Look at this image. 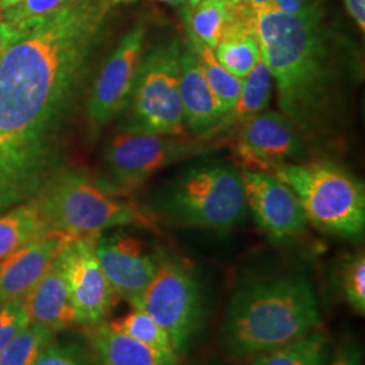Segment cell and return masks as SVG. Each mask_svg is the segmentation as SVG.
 <instances>
[{
  "mask_svg": "<svg viewBox=\"0 0 365 365\" xmlns=\"http://www.w3.org/2000/svg\"><path fill=\"white\" fill-rule=\"evenodd\" d=\"M68 1L69 0H21L0 11V16L18 27L24 34L36 24L60 10Z\"/></svg>",
  "mask_w": 365,
  "mask_h": 365,
  "instance_id": "cell-28",
  "label": "cell"
},
{
  "mask_svg": "<svg viewBox=\"0 0 365 365\" xmlns=\"http://www.w3.org/2000/svg\"><path fill=\"white\" fill-rule=\"evenodd\" d=\"M30 322L56 331L78 325L66 277L57 255L48 271L25 298Z\"/></svg>",
  "mask_w": 365,
  "mask_h": 365,
  "instance_id": "cell-18",
  "label": "cell"
},
{
  "mask_svg": "<svg viewBox=\"0 0 365 365\" xmlns=\"http://www.w3.org/2000/svg\"><path fill=\"white\" fill-rule=\"evenodd\" d=\"M336 289L354 313H365V256L356 252L341 261L334 274Z\"/></svg>",
  "mask_w": 365,
  "mask_h": 365,
  "instance_id": "cell-25",
  "label": "cell"
},
{
  "mask_svg": "<svg viewBox=\"0 0 365 365\" xmlns=\"http://www.w3.org/2000/svg\"><path fill=\"white\" fill-rule=\"evenodd\" d=\"M180 101L185 128L195 135L209 138L225 113L210 88L191 45L182 46L180 53Z\"/></svg>",
  "mask_w": 365,
  "mask_h": 365,
  "instance_id": "cell-16",
  "label": "cell"
},
{
  "mask_svg": "<svg viewBox=\"0 0 365 365\" xmlns=\"http://www.w3.org/2000/svg\"><path fill=\"white\" fill-rule=\"evenodd\" d=\"M99 235L68 237L57 253L78 325L86 327L105 322L117 302L95 253Z\"/></svg>",
  "mask_w": 365,
  "mask_h": 365,
  "instance_id": "cell-10",
  "label": "cell"
},
{
  "mask_svg": "<svg viewBox=\"0 0 365 365\" xmlns=\"http://www.w3.org/2000/svg\"><path fill=\"white\" fill-rule=\"evenodd\" d=\"M272 7L300 19L324 21L325 16L321 0H272Z\"/></svg>",
  "mask_w": 365,
  "mask_h": 365,
  "instance_id": "cell-31",
  "label": "cell"
},
{
  "mask_svg": "<svg viewBox=\"0 0 365 365\" xmlns=\"http://www.w3.org/2000/svg\"><path fill=\"white\" fill-rule=\"evenodd\" d=\"M54 331L29 322L15 339L0 352V365H31L51 344Z\"/></svg>",
  "mask_w": 365,
  "mask_h": 365,
  "instance_id": "cell-27",
  "label": "cell"
},
{
  "mask_svg": "<svg viewBox=\"0 0 365 365\" xmlns=\"http://www.w3.org/2000/svg\"><path fill=\"white\" fill-rule=\"evenodd\" d=\"M203 0H187V7H192ZM232 1H245V0H232Z\"/></svg>",
  "mask_w": 365,
  "mask_h": 365,
  "instance_id": "cell-38",
  "label": "cell"
},
{
  "mask_svg": "<svg viewBox=\"0 0 365 365\" xmlns=\"http://www.w3.org/2000/svg\"><path fill=\"white\" fill-rule=\"evenodd\" d=\"M322 327L312 280L302 272L249 274L233 288L221 327L225 353L248 363Z\"/></svg>",
  "mask_w": 365,
  "mask_h": 365,
  "instance_id": "cell-3",
  "label": "cell"
},
{
  "mask_svg": "<svg viewBox=\"0 0 365 365\" xmlns=\"http://www.w3.org/2000/svg\"><path fill=\"white\" fill-rule=\"evenodd\" d=\"M248 4H250L255 10L264 9V7H269L272 6V0H245Z\"/></svg>",
  "mask_w": 365,
  "mask_h": 365,
  "instance_id": "cell-36",
  "label": "cell"
},
{
  "mask_svg": "<svg viewBox=\"0 0 365 365\" xmlns=\"http://www.w3.org/2000/svg\"><path fill=\"white\" fill-rule=\"evenodd\" d=\"M110 327L122 331L145 345L167 354H178L173 349L168 333L143 310L133 309L130 313L108 322ZM179 356V354H178Z\"/></svg>",
  "mask_w": 365,
  "mask_h": 365,
  "instance_id": "cell-26",
  "label": "cell"
},
{
  "mask_svg": "<svg viewBox=\"0 0 365 365\" xmlns=\"http://www.w3.org/2000/svg\"><path fill=\"white\" fill-rule=\"evenodd\" d=\"M207 146L209 138L203 135L190 138L123 128L106 149V167L114 185L129 190Z\"/></svg>",
  "mask_w": 365,
  "mask_h": 365,
  "instance_id": "cell-9",
  "label": "cell"
},
{
  "mask_svg": "<svg viewBox=\"0 0 365 365\" xmlns=\"http://www.w3.org/2000/svg\"><path fill=\"white\" fill-rule=\"evenodd\" d=\"M160 206L176 222L214 230L232 229L248 214L241 173L223 163L184 172L167 187Z\"/></svg>",
  "mask_w": 365,
  "mask_h": 365,
  "instance_id": "cell-6",
  "label": "cell"
},
{
  "mask_svg": "<svg viewBox=\"0 0 365 365\" xmlns=\"http://www.w3.org/2000/svg\"><path fill=\"white\" fill-rule=\"evenodd\" d=\"M333 349L330 336L321 327L256 356L248 363L249 365H327Z\"/></svg>",
  "mask_w": 365,
  "mask_h": 365,
  "instance_id": "cell-21",
  "label": "cell"
},
{
  "mask_svg": "<svg viewBox=\"0 0 365 365\" xmlns=\"http://www.w3.org/2000/svg\"><path fill=\"white\" fill-rule=\"evenodd\" d=\"M180 53L178 38L146 53L131 93V120L125 128L165 135H184L180 101Z\"/></svg>",
  "mask_w": 365,
  "mask_h": 365,
  "instance_id": "cell-7",
  "label": "cell"
},
{
  "mask_svg": "<svg viewBox=\"0 0 365 365\" xmlns=\"http://www.w3.org/2000/svg\"><path fill=\"white\" fill-rule=\"evenodd\" d=\"M19 36H22L19 29L14 26L13 24H10L9 21H6L0 16V57H1L4 51L9 48V45L18 38Z\"/></svg>",
  "mask_w": 365,
  "mask_h": 365,
  "instance_id": "cell-33",
  "label": "cell"
},
{
  "mask_svg": "<svg viewBox=\"0 0 365 365\" xmlns=\"http://www.w3.org/2000/svg\"><path fill=\"white\" fill-rule=\"evenodd\" d=\"M95 253L117 298L137 306L156 274L158 257L129 235H99Z\"/></svg>",
  "mask_w": 365,
  "mask_h": 365,
  "instance_id": "cell-14",
  "label": "cell"
},
{
  "mask_svg": "<svg viewBox=\"0 0 365 365\" xmlns=\"http://www.w3.org/2000/svg\"><path fill=\"white\" fill-rule=\"evenodd\" d=\"M327 365H363V349L359 341L345 337L339 346L333 349Z\"/></svg>",
  "mask_w": 365,
  "mask_h": 365,
  "instance_id": "cell-32",
  "label": "cell"
},
{
  "mask_svg": "<svg viewBox=\"0 0 365 365\" xmlns=\"http://www.w3.org/2000/svg\"><path fill=\"white\" fill-rule=\"evenodd\" d=\"M113 0H69L0 57V214L37 192Z\"/></svg>",
  "mask_w": 365,
  "mask_h": 365,
  "instance_id": "cell-1",
  "label": "cell"
},
{
  "mask_svg": "<svg viewBox=\"0 0 365 365\" xmlns=\"http://www.w3.org/2000/svg\"><path fill=\"white\" fill-rule=\"evenodd\" d=\"M145 26L137 25L119 41L96 78L87 105L92 126L99 130L130 103L144 58Z\"/></svg>",
  "mask_w": 365,
  "mask_h": 365,
  "instance_id": "cell-11",
  "label": "cell"
},
{
  "mask_svg": "<svg viewBox=\"0 0 365 365\" xmlns=\"http://www.w3.org/2000/svg\"><path fill=\"white\" fill-rule=\"evenodd\" d=\"M48 233L31 200L0 214V261Z\"/></svg>",
  "mask_w": 365,
  "mask_h": 365,
  "instance_id": "cell-22",
  "label": "cell"
},
{
  "mask_svg": "<svg viewBox=\"0 0 365 365\" xmlns=\"http://www.w3.org/2000/svg\"><path fill=\"white\" fill-rule=\"evenodd\" d=\"M274 78L269 66L261 57L257 66L244 78L242 88L235 107L222 118L220 125L211 131L209 137L218 135L225 129H230L237 125H242L245 120L262 113L272 98Z\"/></svg>",
  "mask_w": 365,
  "mask_h": 365,
  "instance_id": "cell-20",
  "label": "cell"
},
{
  "mask_svg": "<svg viewBox=\"0 0 365 365\" xmlns=\"http://www.w3.org/2000/svg\"><path fill=\"white\" fill-rule=\"evenodd\" d=\"M345 4V9L348 14L353 18V21L357 24V26L365 30V0H342Z\"/></svg>",
  "mask_w": 365,
  "mask_h": 365,
  "instance_id": "cell-34",
  "label": "cell"
},
{
  "mask_svg": "<svg viewBox=\"0 0 365 365\" xmlns=\"http://www.w3.org/2000/svg\"><path fill=\"white\" fill-rule=\"evenodd\" d=\"M256 36L282 114L302 135L315 130L327 119L337 87L336 63L322 21L300 19L269 6L256 10Z\"/></svg>",
  "mask_w": 365,
  "mask_h": 365,
  "instance_id": "cell-2",
  "label": "cell"
},
{
  "mask_svg": "<svg viewBox=\"0 0 365 365\" xmlns=\"http://www.w3.org/2000/svg\"><path fill=\"white\" fill-rule=\"evenodd\" d=\"M51 233L68 237L102 235L119 226L156 229L150 212L111 192L78 170H58L30 199Z\"/></svg>",
  "mask_w": 365,
  "mask_h": 365,
  "instance_id": "cell-4",
  "label": "cell"
},
{
  "mask_svg": "<svg viewBox=\"0 0 365 365\" xmlns=\"http://www.w3.org/2000/svg\"><path fill=\"white\" fill-rule=\"evenodd\" d=\"M241 168L272 172L304 155L300 131L284 114L268 111L245 120L235 140Z\"/></svg>",
  "mask_w": 365,
  "mask_h": 365,
  "instance_id": "cell-12",
  "label": "cell"
},
{
  "mask_svg": "<svg viewBox=\"0 0 365 365\" xmlns=\"http://www.w3.org/2000/svg\"><path fill=\"white\" fill-rule=\"evenodd\" d=\"M188 36L215 49L235 33L256 30V10L247 1L203 0L185 7Z\"/></svg>",
  "mask_w": 365,
  "mask_h": 365,
  "instance_id": "cell-17",
  "label": "cell"
},
{
  "mask_svg": "<svg viewBox=\"0 0 365 365\" xmlns=\"http://www.w3.org/2000/svg\"><path fill=\"white\" fill-rule=\"evenodd\" d=\"M68 235L48 233L0 261V306L25 299L48 271Z\"/></svg>",
  "mask_w": 365,
  "mask_h": 365,
  "instance_id": "cell-15",
  "label": "cell"
},
{
  "mask_svg": "<svg viewBox=\"0 0 365 365\" xmlns=\"http://www.w3.org/2000/svg\"><path fill=\"white\" fill-rule=\"evenodd\" d=\"M212 52L222 66L241 80L247 78L261 60L256 30L235 33L223 39Z\"/></svg>",
  "mask_w": 365,
  "mask_h": 365,
  "instance_id": "cell-24",
  "label": "cell"
},
{
  "mask_svg": "<svg viewBox=\"0 0 365 365\" xmlns=\"http://www.w3.org/2000/svg\"><path fill=\"white\" fill-rule=\"evenodd\" d=\"M245 200L261 230L274 241L297 237L304 232L307 218L299 200L287 184L272 172L240 170Z\"/></svg>",
  "mask_w": 365,
  "mask_h": 365,
  "instance_id": "cell-13",
  "label": "cell"
},
{
  "mask_svg": "<svg viewBox=\"0 0 365 365\" xmlns=\"http://www.w3.org/2000/svg\"><path fill=\"white\" fill-rule=\"evenodd\" d=\"M87 329L95 365H179L178 354L158 352L106 321Z\"/></svg>",
  "mask_w": 365,
  "mask_h": 365,
  "instance_id": "cell-19",
  "label": "cell"
},
{
  "mask_svg": "<svg viewBox=\"0 0 365 365\" xmlns=\"http://www.w3.org/2000/svg\"><path fill=\"white\" fill-rule=\"evenodd\" d=\"M25 299L13 300L0 306V352L29 325Z\"/></svg>",
  "mask_w": 365,
  "mask_h": 365,
  "instance_id": "cell-29",
  "label": "cell"
},
{
  "mask_svg": "<svg viewBox=\"0 0 365 365\" xmlns=\"http://www.w3.org/2000/svg\"><path fill=\"white\" fill-rule=\"evenodd\" d=\"M203 307V289L192 269L176 259L158 257L156 274L133 309L149 314L180 356L202 325Z\"/></svg>",
  "mask_w": 365,
  "mask_h": 365,
  "instance_id": "cell-8",
  "label": "cell"
},
{
  "mask_svg": "<svg viewBox=\"0 0 365 365\" xmlns=\"http://www.w3.org/2000/svg\"><path fill=\"white\" fill-rule=\"evenodd\" d=\"M188 43L194 49L196 58L203 71L205 78L209 83L210 88L220 101L222 110L226 115L237 103L244 80L235 78V75H232L225 66H222L221 63L217 60L212 49H210L207 45L202 43L194 37H190Z\"/></svg>",
  "mask_w": 365,
  "mask_h": 365,
  "instance_id": "cell-23",
  "label": "cell"
},
{
  "mask_svg": "<svg viewBox=\"0 0 365 365\" xmlns=\"http://www.w3.org/2000/svg\"><path fill=\"white\" fill-rule=\"evenodd\" d=\"M114 6L118 4H128V3H134V1H140V0H113ZM156 1H161V3H167L170 6H185L187 7V0H156Z\"/></svg>",
  "mask_w": 365,
  "mask_h": 365,
  "instance_id": "cell-35",
  "label": "cell"
},
{
  "mask_svg": "<svg viewBox=\"0 0 365 365\" xmlns=\"http://www.w3.org/2000/svg\"><path fill=\"white\" fill-rule=\"evenodd\" d=\"M19 1H21V0H0V11H3V10H6V9H9V7H11V6L19 3Z\"/></svg>",
  "mask_w": 365,
  "mask_h": 365,
  "instance_id": "cell-37",
  "label": "cell"
},
{
  "mask_svg": "<svg viewBox=\"0 0 365 365\" xmlns=\"http://www.w3.org/2000/svg\"><path fill=\"white\" fill-rule=\"evenodd\" d=\"M298 197L307 222L329 235L363 238L365 191L348 170L330 161L289 163L272 170Z\"/></svg>",
  "mask_w": 365,
  "mask_h": 365,
  "instance_id": "cell-5",
  "label": "cell"
},
{
  "mask_svg": "<svg viewBox=\"0 0 365 365\" xmlns=\"http://www.w3.org/2000/svg\"><path fill=\"white\" fill-rule=\"evenodd\" d=\"M31 365H92V360L78 345L52 341Z\"/></svg>",
  "mask_w": 365,
  "mask_h": 365,
  "instance_id": "cell-30",
  "label": "cell"
}]
</instances>
